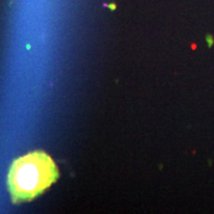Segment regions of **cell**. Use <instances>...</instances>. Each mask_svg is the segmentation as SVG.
Here are the masks:
<instances>
[{"mask_svg":"<svg viewBox=\"0 0 214 214\" xmlns=\"http://www.w3.org/2000/svg\"><path fill=\"white\" fill-rule=\"evenodd\" d=\"M59 178L55 162L45 152L29 153L15 160L8 172V188L16 202L32 200Z\"/></svg>","mask_w":214,"mask_h":214,"instance_id":"1","label":"cell"},{"mask_svg":"<svg viewBox=\"0 0 214 214\" xmlns=\"http://www.w3.org/2000/svg\"><path fill=\"white\" fill-rule=\"evenodd\" d=\"M206 40H207V43H208V47H212V45H213V40H212V38L211 37H207L206 38Z\"/></svg>","mask_w":214,"mask_h":214,"instance_id":"2","label":"cell"}]
</instances>
